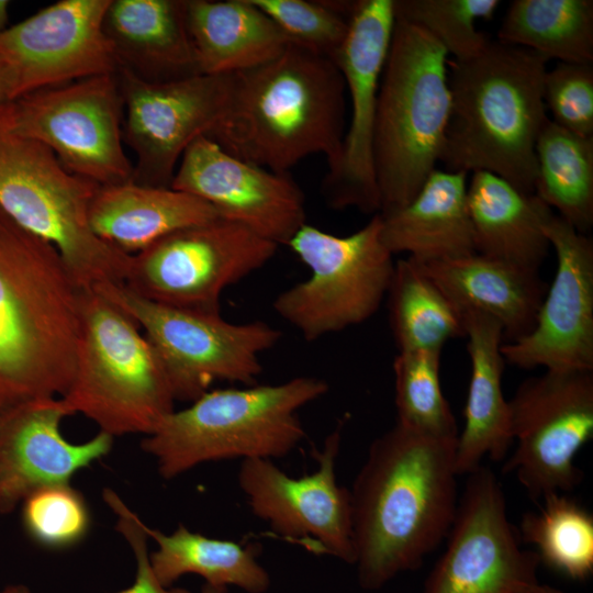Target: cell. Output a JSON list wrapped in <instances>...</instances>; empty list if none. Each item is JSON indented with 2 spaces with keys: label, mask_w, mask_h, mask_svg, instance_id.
Listing matches in <instances>:
<instances>
[{
  "label": "cell",
  "mask_w": 593,
  "mask_h": 593,
  "mask_svg": "<svg viewBox=\"0 0 593 593\" xmlns=\"http://www.w3.org/2000/svg\"><path fill=\"white\" fill-rule=\"evenodd\" d=\"M456 439L395 422L371 443L350 490L354 564L363 590L416 570L446 539L459 501Z\"/></svg>",
  "instance_id": "cell-1"
},
{
  "label": "cell",
  "mask_w": 593,
  "mask_h": 593,
  "mask_svg": "<svg viewBox=\"0 0 593 593\" xmlns=\"http://www.w3.org/2000/svg\"><path fill=\"white\" fill-rule=\"evenodd\" d=\"M81 291L58 251L0 209V415L67 391Z\"/></svg>",
  "instance_id": "cell-2"
},
{
  "label": "cell",
  "mask_w": 593,
  "mask_h": 593,
  "mask_svg": "<svg viewBox=\"0 0 593 593\" xmlns=\"http://www.w3.org/2000/svg\"><path fill=\"white\" fill-rule=\"evenodd\" d=\"M346 85L336 64L290 43L277 58L234 74L226 115L208 137L258 167L289 172L322 154L332 167L346 132Z\"/></svg>",
  "instance_id": "cell-3"
},
{
  "label": "cell",
  "mask_w": 593,
  "mask_h": 593,
  "mask_svg": "<svg viewBox=\"0 0 593 593\" xmlns=\"http://www.w3.org/2000/svg\"><path fill=\"white\" fill-rule=\"evenodd\" d=\"M548 59L489 41L448 61L451 107L440 163L446 170L492 172L534 193L536 143L549 119L544 101Z\"/></svg>",
  "instance_id": "cell-4"
},
{
  "label": "cell",
  "mask_w": 593,
  "mask_h": 593,
  "mask_svg": "<svg viewBox=\"0 0 593 593\" xmlns=\"http://www.w3.org/2000/svg\"><path fill=\"white\" fill-rule=\"evenodd\" d=\"M449 58L423 30L395 19L373 131L379 213L407 204L440 161L451 107Z\"/></svg>",
  "instance_id": "cell-5"
},
{
  "label": "cell",
  "mask_w": 593,
  "mask_h": 593,
  "mask_svg": "<svg viewBox=\"0 0 593 593\" xmlns=\"http://www.w3.org/2000/svg\"><path fill=\"white\" fill-rule=\"evenodd\" d=\"M327 391L325 380L307 376L206 391L168 414L141 447L167 480L208 461L282 458L305 436L299 411Z\"/></svg>",
  "instance_id": "cell-6"
},
{
  "label": "cell",
  "mask_w": 593,
  "mask_h": 593,
  "mask_svg": "<svg viewBox=\"0 0 593 593\" xmlns=\"http://www.w3.org/2000/svg\"><path fill=\"white\" fill-rule=\"evenodd\" d=\"M112 437L152 434L174 409L165 370L135 321L94 288L82 289L75 370L60 396Z\"/></svg>",
  "instance_id": "cell-7"
},
{
  "label": "cell",
  "mask_w": 593,
  "mask_h": 593,
  "mask_svg": "<svg viewBox=\"0 0 593 593\" xmlns=\"http://www.w3.org/2000/svg\"><path fill=\"white\" fill-rule=\"evenodd\" d=\"M99 184L66 169L45 145L15 133L0 107V209L51 244L82 289L123 284L132 256L96 236L89 206Z\"/></svg>",
  "instance_id": "cell-8"
},
{
  "label": "cell",
  "mask_w": 593,
  "mask_h": 593,
  "mask_svg": "<svg viewBox=\"0 0 593 593\" xmlns=\"http://www.w3.org/2000/svg\"><path fill=\"white\" fill-rule=\"evenodd\" d=\"M287 246L311 273L279 293L272 306L306 342L359 325L379 310L395 264L381 238L379 213L347 236L305 223Z\"/></svg>",
  "instance_id": "cell-9"
},
{
  "label": "cell",
  "mask_w": 593,
  "mask_h": 593,
  "mask_svg": "<svg viewBox=\"0 0 593 593\" xmlns=\"http://www.w3.org/2000/svg\"><path fill=\"white\" fill-rule=\"evenodd\" d=\"M145 332L167 376L175 401H194L214 381L253 385L262 371L260 356L281 339L262 322L231 323L206 313L156 303L119 283L93 287Z\"/></svg>",
  "instance_id": "cell-10"
},
{
  "label": "cell",
  "mask_w": 593,
  "mask_h": 593,
  "mask_svg": "<svg viewBox=\"0 0 593 593\" xmlns=\"http://www.w3.org/2000/svg\"><path fill=\"white\" fill-rule=\"evenodd\" d=\"M7 113L15 133L48 147L70 172L99 186L133 180L116 72L22 96Z\"/></svg>",
  "instance_id": "cell-11"
},
{
  "label": "cell",
  "mask_w": 593,
  "mask_h": 593,
  "mask_svg": "<svg viewBox=\"0 0 593 593\" xmlns=\"http://www.w3.org/2000/svg\"><path fill=\"white\" fill-rule=\"evenodd\" d=\"M277 249L219 217L175 231L133 255L123 284L156 303L221 313L223 291L267 265Z\"/></svg>",
  "instance_id": "cell-12"
},
{
  "label": "cell",
  "mask_w": 593,
  "mask_h": 593,
  "mask_svg": "<svg viewBox=\"0 0 593 593\" xmlns=\"http://www.w3.org/2000/svg\"><path fill=\"white\" fill-rule=\"evenodd\" d=\"M515 449L504 463L534 501L582 480L579 450L593 437V371H550L524 380L508 400Z\"/></svg>",
  "instance_id": "cell-13"
},
{
  "label": "cell",
  "mask_w": 593,
  "mask_h": 593,
  "mask_svg": "<svg viewBox=\"0 0 593 593\" xmlns=\"http://www.w3.org/2000/svg\"><path fill=\"white\" fill-rule=\"evenodd\" d=\"M124 102L123 141L135 154L133 182L170 188L186 149L226 115L234 74H199L167 82L118 68Z\"/></svg>",
  "instance_id": "cell-14"
},
{
  "label": "cell",
  "mask_w": 593,
  "mask_h": 593,
  "mask_svg": "<svg viewBox=\"0 0 593 593\" xmlns=\"http://www.w3.org/2000/svg\"><path fill=\"white\" fill-rule=\"evenodd\" d=\"M343 428L344 419L315 451L318 465L314 472L293 478L270 459H246L237 481L251 513L273 534L354 564L350 490L336 479Z\"/></svg>",
  "instance_id": "cell-15"
},
{
  "label": "cell",
  "mask_w": 593,
  "mask_h": 593,
  "mask_svg": "<svg viewBox=\"0 0 593 593\" xmlns=\"http://www.w3.org/2000/svg\"><path fill=\"white\" fill-rule=\"evenodd\" d=\"M395 18L393 0H359L346 40L334 63L350 102L349 124L336 163L322 181V194L333 210L355 208L380 212L373 168V131L381 74Z\"/></svg>",
  "instance_id": "cell-16"
},
{
  "label": "cell",
  "mask_w": 593,
  "mask_h": 593,
  "mask_svg": "<svg viewBox=\"0 0 593 593\" xmlns=\"http://www.w3.org/2000/svg\"><path fill=\"white\" fill-rule=\"evenodd\" d=\"M467 475L446 548L424 593H511L537 581L539 558L521 547L497 477L482 465Z\"/></svg>",
  "instance_id": "cell-17"
},
{
  "label": "cell",
  "mask_w": 593,
  "mask_h": 593,
  "mask_svg": "<svg viewBox=\"0 0 593 593\" xmlns=\"http://www.w3.org/2000/svg\"><path fill=\"white\" fill-rule=\"evenodd\" d=\"M111 0H59L0 33V58L12 101L34 91L114 74L118 61L103 30Z\"/></svg>",
  "instance_id": "cell-18"
},
{
  "label": "cell",
  "mask_w": 593,
  "mask_h": 593,
  "mask_svg": "<svg viewBox=\"0 0 593 593\" xmlns=\"http://www.w3.org/2000/svg\"><path fill=\"white\" fill-rule=\"evenodd\" d=\"M544 228L556 273L532 331L502 345L504 360L521 369L593 371V240L555 213Z\"/></svg>",
  "instance_id": "cell-19"
},
{
  "label": "cell",
  "mask_w": 593,
  "mask_h": 593,
  "mask_svg": "<svg viewBox=\"0 0 593 593\" xmlns=\"http://www.w3.org/2000/svg\"><path fill=\"white\" fill-rule=\"evenodd\" d=\"M171 188L215 209L277 246L287 245L306 223L305 198L289 172H275L226 153L208 136L183 153Z\"/></svg>",
  "instance_id": "cell-20"
},
{
  "label": "cell",
  "mask_w": 593,
  "mask_h": 593,
  "mask_svg": "<svg viewBox=\"0 0 593 593\" xmlns=\"http://www.w3.org/2000/svg\"><path fill=\"white\" fill-rule=\"evenodd\" d=\"M69 415L60 396L32 400L0 415V514L37 489L69 483L111 451L114 437L103 432L83 443L68 441L60 424Z\"/></svg>",
  "instance_id": "cell-21"
},
{
  "label": "cell",
  "mask_w": 593,
  "mask_h": 593,
  "mask_svg": "<svg viewBox=\"0 0 593 593\" xmlns=\"http://www.w3.org/2000/svg\"><path fill=\"white\" fill-rule=\"evenodd\" d=\"M471 373L458 433L455 462L458 475L469 474L484 457L500 461L513 445L508 400L502 388L505 360L503 328L493 317L467 311L462 314Z\"/></svg>",
  "instance_id": "cell-22"
},
{
  "label": "cell",
  "mask_w": 593,
  "mask_h": 593,
  "mask_svg": "<svg viewBox=\"0 0 593 593\" xmlns=\"http://www.w3.org/2000/svg\"><path fill=\"white\" fill-rule=\"evenodd\" d=\"M118 68L149 82L201 74L186 18V0H111L103 20Z\"/></svg>",
  "instance_id": "cell-23"
},
{
  "label": "cell",
  "mask_w": 593,
  "mask_h": 593,
  "mask_svg": "<svg viewBox=\"0 0 593 593\" xmlns=\"http://www.w3.org/2000/svg\"><path fill=\"white\" fill-rule=\"evenodd\" d=\"M417 262L461 314L477 311L496 320L504 343L522 338L534 327L547 290L538 271L478 253Z\"/></svg>",
  "instance_id": "cell-24"
},
{
  "label": "cell",
  "mask_w": 593,
  "mask_h": 593,
  "mask_svg": "<svg viewBox=\"0 0 593 593\" xmlns=\"http://www.w3.org/2000/svg\"><path fill=\"white\" fill-rule=\"evenodd\" d=\"M467 188V174L436 168L407 204L379 213L384 246L419 262L474 254Z\"/></svg>",
  "instance_id": "cell-25"
},
{
  "label": "cell",
  "mask_w": 593,
  "mask_h": 593,
  "mask_svg": "<svg viewBox=\"0 0 593 593\" xmlns=\"http://www.w3.org/2000/svg\"><path fill=\"white\" fill-rule=\"evenodd\" d=\"M88 217L98 238L133 256L175 231L220 216L190 193L128 181L99 186Z\"/></svg>",
  "instance_id": "cell-26"
},
{
  "label": "cell",
  "mask_w": 593,
  "mask_h": 593,
  "mask_svg": "<svg viewBox=\"0 0 593 593\" xmlns=\"http://www.w3.org/2000/svg\"><path fill=\"white\" fill-rule=\"evenodd\" d=\"M467 205L475 253L538 271L549 250L545 223L553 213L535 193L488 171H474Z\"/></svg>",
  "instance_id": "cell-27"
},
{
  "label": "cell",
  "mask_w": 593,
  "mask_h": 593,
  "mask_svg": "<svg viewBox=\"0 0 593 593\" xmlns=\"http://www.w3.org/2000/svg\"><path fill=\"white\" fill-rule=\"evenodd\" d=\"M199 70L228 75L264 65L291 43L251 0H186Z\"/></svg>",
  "instance_id": "cell-28"
},
{
  "label": "cell",
  "mask_w": 593,
  "mask_h": 593,
  "mask_svg": "<svg viewBox=\"0 0 593 593\" xmlns=\"http://www.w3.org/2000/svg\"><path fill=\"white\" fill-rule=\"evenodd\" d=\"M144 528L157 542L149 559L155 575L165 586L188 573L202 577L206 584L234 585L247 593H265L270 586V577L258 562L255 546L211 538L184 525L170 534L146 525Z\"/></svg>",
  "instance_id": "cell-29"
},
{
  "label": "cell",
  "mask_w": 593,
  "mask_h": 593,
  "mask_svg": "<svg viewBox=\"0 0 593 593\" xmlns=\"http://www.w3.org/2000/svg\"><path fill=\"white\" fill-rule=\"evenodd\" d=\"M497 42L536 52L558 63H593L592 0H514Z\"/></svg>",
  "instance_id": "cell-30"
},
{
  "label": "cell",
  "mask_w": 593,
  "mask_h": 593,
  "mask_svg": "<svg viewBox=\"0 0 593 593\" xmlns=\"http://www.w3.org/2000/svg\"><path fill=\"white\" fill-rule=\"evenodd\" d=\"M534 193L582 234L593 225V137L545 123L535 148Z\"/></svg>",
  "instance_id": "cell-31"
},
{
  "label": "cell",
  "mask_w": 593,
  "mask_h": 593,
  "mask_svg": "<svg viewBox=\"0 0 593 593\" xmlns=\"http://www.w3.org/2000/svg\"><path fill=\"white\" fill-rule=\"evenodd\" d=\"M387 295L399 351H441L465 336L461 313L413 258L395 261Z\"/></svg>",
  "instance_id": "cell-32"
},
{
  "label": "cell",
  "mask_w": 593,
  "mask_h": 593,
  "mask_svg": "<svg viewBox=\"0 0 593 593\" xmlns=\"http://www.w3.org/2000/svg\"><path fill=\"white\" fill-rule=\"evenodd\" d=\"M538 511L523 515L521 542L536 547L540 563L575 581L593 572V515L568 493L545 495Z\"/></svg>",
  "instance_id": "cell-33"
},
{
  "label": "cell",
  "mask_w": 593,
  "mask_h": 593,
  "mask_svg": "<svg viewBox=\"0 0 593 593\" xmlns=\"http://www.w3.org/2000/svg\"><path fill=\"white\" fill-rule=\"evenodd\" d=\"M441 351H399L393 360L396 423L417 433L456 439L458 428L440 383Z\"/></svg>",
  "instance_id": "cell-34"
},
{
  "label": "cell",
  "mask_w": 593,
  "mask_h": 593,
  "mask_svg": "<svg viewBox=\"0 0 593 593\" xmlns=\"http://www.w3.org/2000/svg\"><path fill=\"white\" fill-rule=\"evenodd\" d=\"M499 0H393L394 18L433 37L451 59L465 60L479 53L490 38L477 29L490 20Z\"/></svg>",
  "instance_id": "cell-35"
},
{
  "label": "cell",
  "mask_w": 593,
  "mask_h": 593,
  "mask_svg": "<svg viewBox=\"0 0 593 593\" xmlns=\"http://www.w3.org/2000/svg\"><path fill=\"white\" fill-rule=\"evenodd\" d=\"M21 504L23 527L40 546L69 548L80 542L89 532L88 505L69 483L37 489Z\"/></svg>",
  "instance_id": "cell-36"
},
{
  "label": "cell",
  "mask_w": 593,
  "mask_h": 593,
  "mask_svg": "<svg viewBox=\"0 0 593 593\" xmlns=\"http://www.w3.org/2000/svg\"><path fill=\"white\" fill-rule=\"evenodd\" d=\"M293 44L333 61L348 34L349 21L326 1L251 0Z\"/></svg>",
  "instance_id": "cell-37"
},
{
  "label": "cell",
  "mask_w": 593,
  "mask_h": 593,
  "mask_svg": "<svg viewBox=\"0 0 593 593\" xmlns=\"http://www.w3.org/2000/svg\"><path fill=\"white\" fill-rule=\"evenodd\" d=\"M551 121L579 136L593 137V64L558 63L544 78Z\"/></svg>",
  "instance_id": "cell-38"
},
{
  "label": "cell",
  "mask_w": 593,
  "mask_h": 593,
  "mask_svg": "<svg viewBox=\"0 0 593 593\" xmlns=\"http://www.w3.org/2000/svg\"><path fill=\"white\" fill-rule=\"evenodd\" d=\"M103 500L115 514L116 529L130 545L136 561L133 584L116 593H191L186 589L165 586L160 583L150 564L145 524L113 490L105 489Z\"/></svg>",
  "instance_id": "cell-39"
},
{
  "label": "cell",
  "mask_w": 593,
  "mask_h": 593,
  "mask_svg": "<svg viewBox=\"0 0 593 593\" xmlns=\"http://www.w3.org/2000/svg\"><path fill=\"white\" fill-rule=\"evenodd\" d=\"M11 101L10 75L4 63L0 58V107Z\"/></svg>",
  "instance_id": "cell-40"
},
{
  "label": "cell",
  "mask_w": 593,
  "mask_h": 593,
  "mask_svg": "<svg viewBox=\"0 0 593 593\" xmlns=\"http://www.w3.org/2000/svg\"><path fill=\"white\" fill-rule=\"evenodd\" d=\"M511 593H563L555 586L540 584L538 581L522 584L514 589Z\"/></svg>",
  "instance_id": "cell-41"
},
{
  "label": "cell",
  "mask_w": 593,
  "mask_h": 593,
  "mask_svg": "<svg viewBox=\"0 0 593 593\" xmlns=\"http://www.w3.org/2000/svg\"><path fill=\"white\" fill-rule=\"evenodd\" d=\"M10 1L0 0V33L7 29Z\"/></svg>",
  "instance_id": "cell-42"
},
{
  "label": "cell",
  "mask_w": 593,
  "mask_h": 593,
  "mask_svg": "<svg viewBox=\"0 0 593 593\" xmlns=\"http://www.w3.org/2000/svg\"><path fill=\"white\" fill-rule=\"evenodd\" d=\"M0 593H31V592H30V589L24 584H11L0 590Z\"/></svg>",
  "instance_id": "cell-43"
},
{
  "label": "cell",
  "mask_w": 593,
  "mask_h": 593,
  "mask_svg": "<svg viewBox=\"0 0 593 593\" xmlns=\"http://www.w3.org/2000/svg\"><path fill=\"white\" fill-rule=\"evenodd\" d=\"M201 593H227V588L205 583L201 590Z\"/></svg>",
  "instance_id": "cell-44"
}]
</instances>
